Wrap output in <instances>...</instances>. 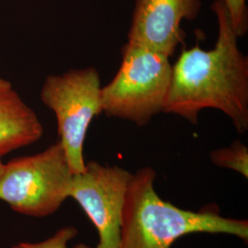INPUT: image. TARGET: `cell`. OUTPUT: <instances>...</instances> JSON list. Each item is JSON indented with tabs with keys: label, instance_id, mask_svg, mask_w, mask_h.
Returning <instances> with one entry per match:
<instances>
[{
	"label": "cell",
	"instance_id": "1",
	"mask_svg": "<svg viewBox=\"0 0 248 248\" xmlns=\"http://www.w3.org/2000/svg\"><path fill=\"white\" fill-rule=\"evenodd\" d=\"M218 38L211 50L199 45L183 49L172 64V76L164 113L198 123L205 108L222 111L237 133L248 130V57L240 50L223 0L213 4Z\"/></svg>",
	"mask_w": 248,
	"mask_h": 248
},
{
	"label": "cell",
	"instance_id": "2",
	"mask_svg": "<svg viewBox=\"0 0 248 248\" xmlns=\"http://www.w3.org/2000/svg\"><path fill=\"white\" fill-rule=\"evenodd\" d=\"M156 173L144 167L133 174L125 198L119 248H170L181 236L225 233L248 242V221L222 217L216 206L182 210L160 198Z\"/></svg>",
	"mask_w": 248,
	"mask_h": 248
},
{
	"label": "cell",
	"instance_id": "3",
	"mask_svg": "<svg viewBox=\"0 0 248 248\" xmlns=\"http://www.w3.org/2000/svg\"><path fill=\"white\" fill-rule=\"evenodd\" d=\"M169 56L127 43L115 77L101 89L102 112L141 127L163 112L169 94L172 63Z\"/></svg>",
	"mask_w": 248,
	"mask_h": 248
},
{
	"label": "cell",
	"instance_id": "4",
	"mask_svg": "<svg viewBox=\"0 0 248 248\" xmlns=\"http://www.w3.org/2000/svg\"><path fill=\"white\" fill-rule=\"evenodd\" d=\"M72 173L61 142L10 160L0 173V200L16 213L46 217L69 198Z\"/></svg>",
	"mask_w": 248,
	"mask_h": 248
},
{
	"label": "cell",
	"instance_id": "5",
	"mask_svg": "<svg viewBox=\"0 0 248 248\" xmlns=\"http://www.w3.org/2000/svg\"><path fill=\"white\" fill-rule=\"evenodd\" d=\"M101 82L94 67L50 75L41 89V100L57 121V131L73 175L86 169L84 143L89 126L102 113Z\"/></svg>",
	"mask_w": 248,
	"mask_h": 248
},
{
	"label": "cell",
	"instance_id": "6",
	"mask_svg": "<svg viewBox=\"0 0 248 248\" xmlns=\"http://www.w3.org/2000/svg\"><path fill=\"white\" fill-rule=\"evenodd\" d=\"M133 174L117 166L86 163L72 177L69 198L87 213L98 233L96 248H119L124 203Z\"/></svg>",
	"mask_w": 248,
	"mask_h": 248
},
{
	"label": "cell",
	"instance_id": "7",
	"mask_svg": "<svg viewBox=\"0 0 248 248\" xmlns=\"http://www.w3.org/2000/svg\"><path fill=\"white\" fill-rule=\"evenodd\" d=\"M201 9V0H135L128 43L171 57L184 43L182 21L195 19Z\"/></svg>",
	"mask_w": 248,
	"mask_h": 248
},
{
	"label": "cell",
	"instance_id": "8",
	"mask_svg": "<svg viewBox=\"0 0 248 248\" xmlns=\"http://www.w3.org/2000/svg\"><path fill=\"white\" fill-rule=\"evenodd\" d=\"M43 134L37 113L10 81L0 77V157L34 143Z\"/></svg>",
	"mask_w": 248,
	"mask_h": 248
},
{
	"label": "cell",
	"instance_id": "9",
	"mask_svg": "<svg viewBox=\"0 0 248 248\" xmlns=\"http://www.w3.org/2000/svg\"><path fill=\"white\" fill-rule=\"evenodd\" d=\"M210 157L215 166L232 169L248 178V148L239 140L234 141L228 147L213 150Z\"/></svg>",
	"mask_w": 248,
	"mask_h": 248
},
{
	"label": "cell",
	"instance_id": "10",
	"mask_svg": "<svg viewBox=\"0 0 248 248\" xmlns=\"http://www.w3.org/2000/svg\"><path fill=\"white\" fill-rule=\"evenodd\" d=\"M78 231L74 226H64L57 231L53 236L47 239L31 243V242H20L13 246L12 248H69L68 243L78 235ZM73 248H93L86 244H78Z\"/></svg>",
	"mask_w": 248,
	"mask_h": 248
},
{
	"label": "cell",
	"instance_id": "11",
	"mask_svg": "<svg viewBox=\"0 0 248 248\" xmlns=\"http://www.w3.org/2000/svg\"><path fill=\"white\" fill-rule=\"evenodd\" d=\"M223 2L235 34L238 38L246 35L248 30V12L246 0H223Z\"/></svg>",
	"mask_w": 248,
	"mask_h": 248
},
{
	"label": "cell",
	"instance_id": "12",
	"mask_svg": "<svg viewBox=\"0 0 248 248\" xmlns=\"http://www.w3.org/2000/svg\"><path fill=\"white\" fill-rule=\"evenodd\" d=\"M3 167H4V163L2 162V159H1V157H0V173H1L2 169H3Z\"/></svg>",
	"mask_w": 248,
	"mask_h": 248
}]
</instances>
